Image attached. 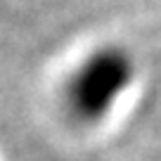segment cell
<instances>
[{
	"label": "cell",
	"instance_id": "6da1fadb",
	"mask_svg": "<svg viewBox=\"0 0 161 161\" xmlns=\"http://www.w3.org/2000/svg\"><path fill=\"white\" fill-rule=\"evenodd\" d=\"M135 76V62L123 47L107 45L95 50L69 83V104L80 121L107 116Z\"/></svg>",
	"mask_w": 161,
	"mask_h": 161
}]
</instances>
